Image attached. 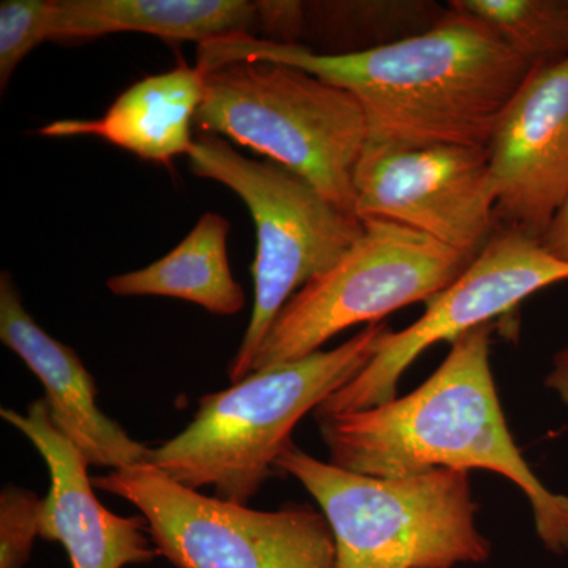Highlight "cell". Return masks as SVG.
I'll list each match as a JSON object with an SVG mask.
<instances>
[{"label":"cell","instance_id":"cell-12","mask_svg":"<svg viewBox=\"0 0 568 568\" xmlns=\"http://www.w3.org/2000/svg\"><path fill=\"white\" fill-rule=\"evenodd\" d=\"M0 416L31 440L48 467L51 487L41 506L40 537L59 541L71 567L123 568L159 556L144 518L119 517L97 499L91 465L54 425L47 399L31 403L26 414L3 407Z\"/></svg>","mask_w":568,"mask_h":568},{"label":"cell","instance_id":"cell-21","mask_svg":"<svg viewBox=\"0 0 568 568\" xmlns=\"http://www.w3.org/2000/svg\"><path fill=\"white\" fill-rule=\"evenodd\" d=\"M551 256L568 264V196L540 241Z\"/></svg>","mask_w":568,"mask_h":568},{"label":"cell","instance_id":"cell-4","mask_svg":"<svg viewBox=\"0 0 568 568\" xmlns=\"http://www.w3.org/2000/svg\"><path fill=\"white\" fill-rule=\"evenodd\" d=\"M276 473L301 481L320 504L334 534L336 568H454L488 559L469 470L364 476L293 444Z\"/></svg>","mask_w":568,"mask_h":568},{"label":"cell","instance_id":"cell-11","mask_svg":"<svg viewBox=\"0 0 568 568\" xmlns=\"http://www.w3.org/2000/svg\"><path fill=\"white\" fill-rule=\"evenodd\" d=\"M488 151L499 223L541 241L568 196V55L534 67Z\"/></svg>","mask_w":568,"mask_h":568},{"label":"cell","instance_id":"cell-5","mask_svg":"<svg viewBox=\"0 0 568 568\" xmlns=\"http://www.w3.org/2000/svg\"><path fill=\"white\" fill-rule=\"evenodd\" d=\"M194 125L263 153L357 216L354 173L368 126L345 89L283 63H224L205 73Z\"/></svg>","mask_w":568,"mask_h":568},{"label":"cell","instance_id":"cell-22","mask_svg":"<svg viewBox=\"0 0 568 568\" xmlns=\"http://www.w3.org/2000/svg\"><path fill=\"white\" fill-rule=\"evenodd\" d=\"M547 386L552 388L564 405L568 407V346L552 358V368L547 377Z\"/></svg>","mask_w":568,"mask_h":568},{"label":"cell","instance_id":"cell-17","mask_svg":"<svg viewBox=\"0 0 568 568\" xmlns=\"http://www.w3.org/2000/svg\"><path fill=\"white\" fill-rule=\"evenodd\" d=\"M448 9L487 26L530 65L568 55V2L560 0H452Z\"/></svg>","mask_w":568,"mask_h":568},{"label":"cell","instance_id":"cell-13","mask_svg":"<svg viewBox=\"0 0 568 568\" xmlns=\"http://www.w3.org/2000/svg\"><path fill=\"white\" fill-rule=\"evenodd\" d=\"M0 339L39 377L52 422L89 465L114 470L149 462L152 448L100 409L91 373L70 346L52 338L29 315L6 271L0 274Z\"/></svg>","mask_w":568,"mask_h":568},{"label":"cell","instance_id":"cell-14","mask_svg":"<svg viewBox=\"0 0 568 568\" xmlns=\"http://www.w3.org/2000/svg\"><path fill=\"white\" fill-rule=\"evenodd\" d=\"M205 95V71L178 69L134 82L103 118L63 119L40 129L41 136H93L145 162L170 164L193 148L192 125Z\"/></svg>","mask_w":568,"mask_h":568},{"label":"cell","instance_id":"cell-1","mask_svg":"<svg viewBox=\"0 0 568 568\" xmlns=\"http://www.w3.org/2000/svg\"><path fill=\"white\" fill-rule=\"evenodd\" d=\"M231 62L295 67L353 93L369 149L487 148L500 115L534 65L487 26L448 9L435 28L361 52L325 54L305 44L231 33L197 47L201 70Z\"/></svg>","mask_w":568,"mask_h":568},{"label":"cell","instance_id":"cell-7","mask_svg":"<svg viewBox=\"0 0 568 568\" xmlns=\"http://www.w3.org/2000/svg\"><path fill=\"white\" fill-rule=\"evenodd\" d=\"M93 487L138 508L153 547L179 568H336L323 511L291 504L253 510L201 495L152 463L110 470Z\"/></svg>","mask_w":568,"mask_h":568},{"label":"cell","instance_id":"cell-16","mask_svg":"<svg viewBox=\"0 0 568 568\" xmlns=\"http://www.w3.org/2000/svg\"><path fill=\"white\" fill-rule=\"evenodd\" d=\"M230 230L220 213L205 212L173 252L140 271L111 276L108 290L119 297L179 298L213 315H237L246 298L227 260Z\"/></svg>","mask_w":568,"mask_h":568},{"label":"cell","instance_id":"cell-8","mask_svg":"<svg viewBox=\"0 0 568 568\" xmlns=\"http://www.w3.org/2000/svg\"><path fill=\"white\" fill-rule=\"evenodd\" d=\"M364 231L345 256L283 306L253 372L298 361L357 324L383 317L447 290L473 261L402 224L362 220Z\"/></svg>","mask_w":568,"mask_h":568},{"label":"cell","instance_id":"cell-18","mask_svg":"<svg viewBox=\"0 0 568 568\" xmlns=\"http://www.w3.org/2000/svg\"><path fill=\"white\" fill-rule=\"evenodd\" d=\"M52 0H3L0 3V89L37 47L50 41Z\"/></svg>","mask_w":568,"mask_h":568},{"label":"cell","instance_id":"cell-15","mask_svg":"<svg viewBox=\"0 0 568 568\" xmlns=\"http://www.w3.org/2000/svg\"><path fill=\"white\" fill-rule=\"evenodd\" d=\"M257 2L246 0H52L50 41L81 43L138 32L200 44L252 33Z\"/></svg>","mask_w":568,"mask_h":568},{"label":"cell","instance_id":"cell-19","mask_svg":"<svg viewBox=\"0 0 568 568\" xmlns=\"http://www.w3.org/2000/svg\"><path fill=\"white\" fill-rule=\"evenodd\" d=\"M43 499L31 489L9 485L0 495V568H22L40 537Z\"/></svg>","mask_w":568,"mask_h":568},{"label":"cell","instance_id":"cell-3","mask_svg":"<svg viewBox=\"0 0 568 568\" xmlns=\"http://www.w3.org/2000/svg\"><path fill=\"white\" fill-rule=\"evenodd\" d=\"M390 328L366 325L335 349L250 373L226 390L204 396L190 425L152 448L148 463L185 487H211L215 497L248 506L306 414L354 379L375 357Z\"/></svg>","mask_w":568,"mask_h":568},{"label":"cell","instance_id":"cell-6","mask_svg":"<svg viewBox=\"0 0 568 568\" xmlns=\"http://www.w3.org/2000/svg\"><path fill=\"white\" fill-rule=\"evenodd\" d=\"M189 160L194 175L233 190L256 227L252 317L227 369L235 384L252 373L254 358L283 306L345 256L361 237L364 223L339 211L286 168L246 159L216 134L201 133Z\"/></svg>","mask_w":568,"mask_h":568},{"label":"cell","instance_id":"cell-20","mask_svg":"<svg viewBox=\"0 0 568 568\" xmlns=\"http://www.w3.org/2000/svg\"><path fill=\"white\" fill-rule=\"evenodd\" d=\"M257 26L276 43L301 44L305 32L304 2H257Z\"/></svg>","mask_w":568,"mask_h":568},{"label":"cell","instance_id":"cell-2","mask_svg":"<svg viewBox=\"0 0 568 568\" xmlns=\"http://www.w3.org/2000/svg\"><path fill=\"white\" fill-rule=\"evenodd\" d=\"M493 323L452 342L428 379L402 398L351 413H316L332 465L372 477L433 469H485L514 481L532 506L537 536L549 551H568V496L549 491L508 432L489 346Z\"/></svg>","mask_w":568,"mask_h":568},{"label":"cell","instance_id":"cell-10","mask_svg":"<svg viewBox=\"0 0 568 568\" xmlns=\"http://www.w3.org/2000/svg\"><path fill=\"white\" fill-rule=\"evenodd\" d=\"M354 190L358 220L402 224L469 261L499 230L488 145L365 148Z\"/></svg>","mask_w":568,"mask_h":568},{"label":"cell","instance_id":"cell-9","mask_svg":"<svg viewBox=\"0 0 568 568\" xmlns=\"http://www.w3.org/2000/svg\"><path fill=\"white\" fill-rule=\"evenodd\" d=\"M566 280L568 264L540 241L510 227L497 230L466 271L426 302L424 316L402 332L387 331L372 362L316 413H351L390 402L399 377L429 347L493 323L529 295Z\"/></svg>","mask_w":568,"mask_h":568}]
</instances>
